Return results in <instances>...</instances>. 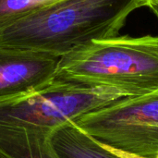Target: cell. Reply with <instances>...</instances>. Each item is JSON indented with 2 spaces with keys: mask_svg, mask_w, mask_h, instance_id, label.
I'll return each instance as SVG.
<instances>
[{
  "mask_svg": "<svg viewBox=\"0 0 158 158\" xmlns=\"http://www.w3.org/2000/svg\"><path fill=\"white\" fill-rule=\"evenodd\" d=\"M148 7H150L151 10H153V12L155 13V15L157 17L158 19V5H156V4H151V5L148 6Z\"/></svg>",
  "mask_w": 158,
  "mask_h": 158,
  "instance_id": "cell-10",
  "label": "cell"
},
{
  "mask_svg": "<svg viewBox=\"0 0 158 158\" xmlns=\"http://www.w3.org/2000/svg\"><path fill=\"white\" fill-rule=\"evenodd\" d=\"M59 0H0V27Z\"/></svg>",
  "mask_w": 158,
  "mask_h": 158,
  "instance_id": "cell-8",
  "label": "cell"
},
{
  "mask_svg": "<svg viewBox=\"0 0 158 158\" xmlns=\"http://www.w3.org/2000/svg\"><path fill=\"white\" fill-rule=\"evenodd\" d=\"M74 124L120 157L156 158L158 154V94L125 97Z\"/></svg>",
  "mask_w": 158,
  "mask_h": 158,
  "instance_id": "cell-4",
  "label": "cell"
},
{
  "mask_svg": "<svg viewBox=\"0 0 158 158\" xmlns=\"http://www.w3.org/2000/svg\"><path fill=\"white\" fill-rule=\"evenodd\" d=\"M112 87L131 96L158 94V36L93 41L58 60L55 79Z\"/></svg>",
  "mask_w": 158,
  "mask_h": 158,
  "instance_id": "cell-2",
  "label": "cell"
},
{
  "mask_svg": "<svg viewBox=\"0 0 158 158\" xmlns=\"http://www.w3.org/2000/svg\"><path fill=\"white\" fill-rule=\"evenodd\" d=\"M151 4L158 5V0H143V6H148Z\"/></svg>",
  "mask_w": 158,
  "mask_h": 158,
  "instance_id": "cell-9",
  "label": "cell"
},
{
  "mask_svg": "<svg viewBox=\"0 0 158 158\" xmlns=\"http://www.w3.org/2000/svg\"><path fill=\"white\" fill-rule=\"evenodd\" d=\"M156 158H158V154H157V155H156Z\"/></svg>",
  "mask_w": 158,
  "mask_h": 158,
  "instance_id": "cell-11",
  "label": "cell"
},
{
  "mask_svg": "<svg viewBox=\"0 0 158 158\" xmlns=\"http://www.w3.org/2000/svg\"><path fill=\"white\" fill-rule=\"evenodd\" d=\"M50 143L59 158H122L74 123L54 130Z\"/></svg>",
  "mask_w": 158,
  "mask_h": 158,
  "instance_id": "cell-7",
  "label": "cell"
},
{
  "mask_svg": "<svg viewBox=\"0 0 158 158\" xmlns=\"http://www.w3.org/2000/svg\"><path fill=\"white\" fill-rule=\"evenodd\" d=\"M130 96L117 88L54 80L29 95L1 103L0 124L32 125L56 130Z\"/></svg>",
  "mask_w": 158,
  "mask_h": 158,
  "instance_id": "cell-3",
  "label": "cell"
},
{
  "mask_svg": "<svg viewBox=\"0 0 158 158\" xmlns=\"http://www.w3.org/2000/svg\"><path fill=\"white\" fill-rule=\"evenodd\" d=\"M59 58L0 47V104L29 95L52 82Z\"/></svg>",
  "mask_w": 158,
  "mask_h": 158,
  "instance_id": "cell-5",
  "label": "cell"
},
{
  "mask_svg": "<svg viewBox=\"0 0 158 158\" xmlns=\"http://www.w3.org/2000/svg\"><path fill=\"white\" fill-rule=\"evenodd\" d=\"M143 0H59L0 27V47L61 57L93 41L118 36Z\"/></svg>",
  "mask_w": 158,
  "mask_h": 158,
  "instance_id": "cell-1",
  "label": "cell"
},
{
  "mask_svg": "<svg viewBox=\"0 0 158 158\" xmlns=\"http://www.w3.org/2000/svg\"><path fill=\"white\" fill-rule=\"evenodd\" d=\"M54 130L0 124V158H59L50 137Z\"/></svg>",
  "mask_w": 158,
  "mask_h": 158,
  "instance_id": "cell-6",
  "label": "cell"
}]
</instances>
